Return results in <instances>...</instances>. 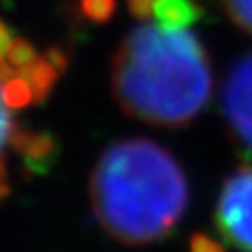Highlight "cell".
<instances>
[{
  "label": "cell",
  "instance_id": "cell-7",
  "mask_svg": "<svg viewBox=\"0 0 252 252\" xmlns=\"http://www.w3.org/2000/svg\"><path fill=\"white\" fill-rule=\"evenodd\" d=\"M220 4L233 26L252 36V0H220Z\"/></svg>",
  "mask_w": 252,
  "mask_h": 252
},
{
  "label": "cell",
  "instance_id": "cell-4",
  "mask_svg": "<svg viewBox=\"0 0 252 252\" xmlns=\"http://www.w3.org/2000/svg\"><path fill=\"white\" fill-rule=\"evenodd\" d=\"M215 219L223 240L242 252H252V166H242L225 179Z\"/></svg>",
  "mask_w": 252,
  "mask_h": 252
},
{
  "label": "cell",
  "instance_id": "cell-9",
  "mask_svg": "<svg viewBox=\"0 0 252 252\" xmlns=\"http://www.w3.org/2000/svg\"><path fill=\"white\" fill-rule=\"evenodd\" d=\"M193 252H220V248L208 238H198L193 242Z\"/></svg>",
  "mask_w": 252,
  "mask_h": 252
},
{
  "label": "cell",
  "instance_id": "cell-8",
  "mask_svg": "<svg viewBox=\"0 0 252 252\" xmlns=\"http://www.w3.org/2000/svg\"><path fill=\"white\" fill-rule=\"evenodd\" d=\"M156 2L158 0H128V9L135 17L145 21V19H149V13H152Z\"/></svg>",
  "mask_w": 252,
  "mask_h": 252
},
{
  "label": "cell",
  "instance_id": "cell-6",
  "mask_svg": "<svg viewBox=\"0 0 252 252\" xmlns=\"http://www.w3.org/2000/svg\"><path fill=\"white\" fill-rule=\"evenodd\" d=\"M202 17V9L195 0H158L149 13V21L168 30H191Z\"/></svg>",
  "mask_w": 252,
  "mask_h": 252
},
{
  "label": "cell",
  "instance_id": "cell-3",
  "mask_svg": "<svg viewBox=\"0 0 252 252\" xmlns=\"http://www.w3.org/2000/svg\"><path fill=\"white\" fill-rule=\"evenodd\" d=\"M61 67L63 59L55 53L36 51L0 21V200L11 189V154H19L34 166L49 162L51 141L23 130L17 114L51 93Z\"/></svg>",
  "mask_w": 252,
  "mask_h": 252
},
{
  "label": "cell",
  "instance_id": "cell-2",
  "mask_svg": "<svg viewBox=\"0 0 252 252\" xmlns=\"http://www.w3.org/2000/svg\"><path fill=\"white\" fill-rule=\"evenodd\" d=\"M89 195L107 235L128 246H147L164 240L183 219L189 185L168 149L147 139H124L101 154Z\"/></svg>",
  "mask_w": 252,
  "mask_h": 252
},
{
  "label": "cell",
  "instance_id": "cell-1",
  "mask_svg": "<svg viewBox=\"0 0 252 252\" xmlns=\"http://www.w3.org/2000/svg\"><path fill=\"white\" fill-rule=\"evenodd\" d=\"M112 91L135 120L181 128L198 118L212 94V65L191 30L154 21L130 30L112 59Z\"/></svg>",
  "mask_w": 252,
  "mask_h": 252
},
{
  "label": "cell",
  "instance_id": "cell-5",
  "mask_svg": "<svg viewBox=\"0 0 252 252\" xmlns=\"http://www.w3.org/2000/svg\"><path fill=\"white\" fill-rule=\"evenodd\" d=\"M223 118L235 143L252 154V53L242 57L227 76Z\"/></svg>",
  "mask_w": 252,
  "mask_h": 252
}]
</instances>
